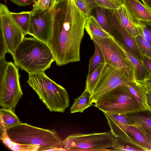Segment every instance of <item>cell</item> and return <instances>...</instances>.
Masks as SVG:
<instances>
[{"instance_id":"cell-1","label":"cell","mask_w":151,"mask_h":151,"mask_svg":"<svg viewBox=\"0 0 151 151\" xmlns=\"http://www.w3.org/2000/svg\"><path fill=\"white\" fill-rule=\"evenodd\" d=\"M52 30L47 45L56 65L61 66L81 60L80 49L88 17L74 0H63L51 11Z\"/></svg>"},{"instance_id":"cell-2","label":"cell","mask_w":151,"mask_h":151,"mask_svg":"<svg viewBox=\"0 0 151 151\" xmlns=\"http://www.w3.org/2000/svg\"><path fill=\"white\" fill-rule=\"evenodd\" d=\"M12 55L15 65L29 74L45 72L55 61L47 45L34 37H24Z\"/></svg>"},{"instance_id":"cell-3","label":"cell","mask_w":151,"mask_h":151,"mask_svg":"<svg viewBox=\"0 0 151 151\" xmlns=\"http://www.w3.org/2000/svg\"><path fill=\"white\" fill-rule=\"evenodd\" d=\"M6 131L13 141L21 144L36 146L39 147V151H63V140L54 131L21 123Z\"/></svg>"},{"instance_id":"cell-4","label":"cell","mask_w":151,"mask_h":151,"mask_svg":"<svg viewBox=\"0 0 151 151\" xmlns=\"http://www.w3.org/2000/svg\"><path fill=\"white\" fill-rule=\"evenodd\" d=\"M27 82L50 111L64 113L69 106L67 91L45 72L29 74Z\"/></svg>"},{"instance_id":"cell-5","label":"cell","mask_w":151,"mask_h":151,"mask_svg":"<svg viewBox=\"0 0 151 151\" xmlns=\"http://www.w3.org/2000/svg\"><path fill=\"white\" fill-rule=\"evenodd\" d=\"M18 68L5 57L0 58V105L12 109L16 106L23 93L19 82Z\"/></svg>"},{"instance_id":"cell-6","label":"cell","mask_w":151,"mask_h":151,"mask_svg":"<svg viewBox=\"0 0 151 151\" xmlns=\"http://www.w3.org/2000/svg\"><path fill=\"white\" fill-rule=\"evenodd\" d=\"M94 106L102 112L127 114L143 109L125 86L116 87L105 93Z\"/></svg>"},{"instance_id":"cell-7","label":"cell","mask_w":151,"mask_h":151,"mask_svg":"<svg viewBox=\"0 0 151 151\" xmlns=\"http://www.w3.org/2000/svg\"><path fill=\"white\" fill-rule=\"evenodd\" d=\"M115 137L110 131L90 134L76 133L68 136L63 141V151H110Z\"/></svg>"},{"instance_id":"cell-8","label":"cell","mask_w":151,"mask_h":151,"mask_svg":"<svg viewBox=\"0 0 151 151\" xmlns=\"http://www.w3.org/2000/svg\"><path fill=\"white\" fill-rule=\"evenodd\" d=\"M91 39L96 42L100 47L105 63L122 70L130 79H136L135 71L133 65L113 36L107 38L93 37Z\"/></svg>"},{"instance_id":"cell-9","label":"cell","mask_w":151,"mask_h":151,"mask_svg":"<svg viewBox=\"0 0 151 151\" xmlns=\"http://www.w3.org/2000/svg\"><path fill=\"white\" fill-rule=\"evenodd\" d=\"M133 80L122 70L104 62L96 81L91 100L95 103L105 93L118 86H124Z\"/></svg>"},{"instance_id":"cell-10","label":"cell","mask_w":151,"mask_h":151,"mask_svg":"<svg viewBox=\"0 0 151 151\" xmlns=\"http://www.w3.org/2000/svg\"><path fill=\"white\" fill-rule=\"evenodd\" d=\"M0 34L3 36L9 53L12 54L24 37L22 30L6 5L0 4Z\"/></svg>"},{"instance_id":"cell-11","label":"cell","mask_w":151,"mask_h":151,"mask_svg":"<svg viewBox=\"0 0 151 151\" xmlns=\"http://www.w3.org/2000/svg\"><path fill=\"white\" fill-rule=\"evenodd\" d=\"M106 10L111 27L110 34L142 60L143 56L140 51L135 38L122 23L117 9H106Z\"/></svg>"},{"instance_id":"cell-12","label":"cell","mask_w":151,"mask_h":151,"mask_svg":"<svg viewBox=\"0 0 151 151\" xmlns=\"http://www.w3.org/2000/svg\"><path fill=\"white\" fill-rule=\"evenodd\" d=\"M52 30L51 11H40L32 15L28 35L47 44Z\"/></svg>"},{"instance_id":"cell-13","label":"cell","mask_w":151,"mask_h":151,"mask_svg":"<svg viewBox=\"0 0 151 151\" xmlns=\"http://www.w3.org/2000/svg\"><path fill=\"white\" fill-rule=\"evenodd\" d=\"M124 6L134 18L151 27V11L139 0H122Z\"/></svg>"},{"instance_id":"cell-14","label":"cell","mask_w":151,"mask_h":151,"mask_svg":"<svg viewBox=\"0 0 151 151\" xmlns=\"http://www.w3.org/2000/svg\"><path fill=\"white\" fill-rule=\"evenodd\" d=\"M117 10L122 23L133 36L140 35L146 25L132 16L123 4Z\"/></svg>"},{"instance_id":"cell-15","label":"cell","mask_w":151,"mask_h":151,"mask_svg":"<svg viewBox=\"0 0 151 151\" xmlns=\"http://www.w3.org/2000/svg\"><path fill=\"white\" fill-rule=\"evenodd\" d=\"M131 125L151 133V110L147 108L126 114Z\"/></svg>"},{"instance_id":"cell-16","label":"cell","mask_w":151,"mask_h":151,"mask_svg":"<svg viewBox=\"0 0 151 151\" xmlns=\"http://www.w3.org/2000/svg\"><path fill=\"white\" fill-rule=\"evenodd\" d=\"M120 137L132 140L147 151H151V143L149 140L142 132L134 125L128 126Z\"/></svg>"},{"instance_id":"cell-17","label":"cell","mask_w":151,"mask_h":151,"mask_svg":"<svg viewBox=\"0 0 151 151\" xmlns=\"http://www.w3.org/2000/svg\"><path fill=\"white\" fill-rule=\"evenodd\" d=\"M114 38L133 65L135 71L136 79L142 81L146 75L150 73L142 61L137 58L124 45Z\"/></svg>"},{"instance_id":"cell-18","label":"cell","mask_w":151,"mask_h":151,"mask_svg":"<svg viewBox=\"0 0 151 151\" xmlns=\"http://www.w3.org/2000/svg\"><path fill=\"white\" fill-rule=\"evenodd\" d=\"M124 86L143 109L148 108L147 101L148 91L140 81L134 79Z\"/></svg>"},{"instance_id":"cell-19","label":"cell","mask_w":151,"mask_h":151,"mask_svg":"<svg viewBox=\"0 0 151 151\" xmlns=\"http://www.w3.org/2000/svg\"><path fill=\"white\" fill-rule=\"evenodd\" d=\"M85 29L91 39L93 37L107 38L113 37L101 27L96 18L93 15H90L88 17L86 22Z\"/></svg>"},{"instance_id":"cell-20","label":"cell","mask_w":151,"mask_h":151,"mask_svg":"<svg viewBox=\"0 0 151 151\" xmlns=\"http://www.w3.org/2000/svg\"><path fill=\"white\" fill-rule=\"evenodd\" d=\"M0 116V129L7 130L22 123L12 109L2 107Z\"/></svg>"},{"instance_id":"cell-21","label":"cell","mask_w":151,"mask_h":151,"mask_svg":"<svg viewBox=\"0 0 151 151\" xmlns=\"http://www.w3.org/2000/svg\"><path fill=\"white\" fill-rule=\"evenodd\" d=\"M0 140L10 150L13 151H39V147L36 146L19 144L12 141L8 137L6 130L0 129Z\"/></svg>"},{"instance_id":"cell-22","label":"cell","mask_w":151,"mask_h":151,"mask_svg":"<svg viewBox=\"0 0 151 151\" xmlns=\"http://www.w3.org/2000/svg\"><path fill=\"white\" fill-rule=\"evenodd\" d=\"M112 148L110 151H147L144 148L132 140L121 137H115Z\"/></svg>"},{"instance_id":"cell-23","label":"cell","mask_w":151,"mask_h":151,"mask_svg":"<svg viewBox=\"0 0 151 151\" xmlns=\"http://www.w3.org/2000/svg\"><path fill=\"white\" fill-rule=\"evenodd\" d=\"M91 93L85 90L80 96L75 99L70 108V113H82L86 109L93 105L91 100Z\"/></svg>"},{"instance_id":"cell-24","label":"cell","mask_w":151,"mask_h":151,"mask_svg":"<svg viewBox=\"0 0 151 151\" xmlns=\"http://www.w3.org/2000/svg\"><path fill=\"white\" fill-rule=\"evenodd\" d=\"M10 13L24 36L28 35L32 16L31 11L19 13L10 12Z\"/></svg>"},{"instance_id":"cell-25","label":"cell","mask_w":151,"mask_h":151,"mask_svg":"<svg viewBox=\"0 0 151 151\" xmlns=\"http://www.w3.org/2000/svg\"><path fill=\"white\" fill-rule=\"evenodd\" d=\"M93 42L95 46V51L90 59L88 74L93 72L99 64L105 62L103 55L100 47L96 42Z\"/></svg>"},{"instance_id":"cell-26","label":"cell","mask_w":151,"mask_h":151,"mask_svg":"<svg viewBox=\"0 0 151 151\" xmlns=\"http://www.w3.org/2000/svg\"><path fill=\"white\" fill-rule=\"evenodd\" d=\"M94 9L96 18L98 23L105 31L110 34L111 27L106 9L99 6Z\"/></svg>"},{"instance_id":"cell-27","label":"cell","mask_w":151,"mask_h":151,"mask_svg":"<svg viewBox=\"0 0 151 151\" xmlns=\"http://www.w3.org/2000/svg\"><path fill=\"white\" fill-rule=\"evenodd\" d=\"M104 63L99 64L91 73L88 74L86 81L85 90L92 94L95 85Z\"/></svg>"},{"instance_id":"cell-28","label":"cell","mask_w":151,"mask_h":151,"mask_svg":"<svg viewBox=\"0 0 151 151\" xmlns=\"http://www.w3.org/2000/svg\"><path fill=\"white\" fill-rule=\"evenodd\" d=\"M32 10L31 11V15L42 11H50L52 9V0H33Z\"/></svg>"},{"instance_id":"cell-29","label":"cell","mask_w":151,"mask_h":151,"mask_svg":"<svg viewBox=\"0 0 151 151\" xmlns=\"http://www.w3.org/2000/svg\"><path fill=\"white\" fill-rule=\"evenodd\" d=\"M135 40L142 55L151 58V46L141 35L137 36Z\"/></svg>"},{"instance_id":"cell-30","label":"cell","mask_w":151,"mask_h":151,"mask_svg":"<svg viewBox=\"0 0 151 151\" xmlns=\"http://www.w3.org/2000/svg\"><path fill=\"white\" fill-rule=\"evenodd\" d=\"M98 6L106 9H117L119 6L111 0H93Z\"/></svg>"},{"instance_id":"cell-31","label":"cell","mask_w":151,"mask_h":151,"mask_svg":"<svg viewBox=\"0 0 151 151\" xmlns=\"http://www.w3.org/2000/svg\"><path fill=\"white\" fill-rule=\"evenodd\" d=\"M78 7L88 17L91 15V9L82 0H74Z\"/></svg>"},{"instance_id":"cell-32","label":"cell","mask_w":151,"mask_h":151,"mask_svg":"<svg viewBox=\"0 0 151 151\" xmlns=\"http://www.w3.org/2000/svg\"><path fill=\"white\" fill-rule=\"evenodd\" d=\"M0 58L4 57L6 54L9 53L4 38L0 34Z\"/></svg>"},{"instance_id":"cell-33","label":"cell","mask_w":151,"mask_h":151,"mask_svg":"<svg viewBox=\"0 0 151 151\" xmlns=\"http://www.w3.org/2000/svg\"><path fill=\"white\" fill-rule=\"evenodd\" d=\"M145 86L147 90H151V74L146 75L141 81H140Z\"/></svg>"},{"instance_id":"cell-34","label":"cell","mask_w":151,"mask_h":151,"mask_svg":"<svg viewBox=\"0 0 151 151\" xmlns=\"http://www.w3.org/2000/svg\"><path fill=\"white\" fill-rule=\"evenodd\" d=\"M13 3L19 6H26L33 3V0H9Z\"/></svg>"},{"instance_id":"cell-35","label":"cell","mask_w":151,"mask_h":151,"mask_svg":"<svg viewBox=\"0 0 151 151\" xmlns=\"http://www.w3.org/2000/svg\"><path fill=\"white\" fill-rule=\"evenodd\" d=\"M142 61L143 64L149 73L151 74V58L143 55Z\"/></svg>"},{"instance_id":"cell-36","label":"cell","mask_w":151,"mask_h":151,"mask_svg":"<svg viewBox=\"0 0 151 151\" xmlns=\"http://www.w3.org/2000/svg\"><path fill=\"white\" fill-rule=\"evenodd\" d=\"M82 0L88 6L91 10L95 7L98 6L93 0Z\"/></svg>"},{"instance_id":"cell-37","label":"cell","mask_w":151,"mask_h":151,"mask_svg":"<svg viewBox=\"0 0 151 151\" xmlns=\"http://www.w3.org/2000/svg\"><path fill=\"white\" fill-rule=\"evenodd\" d=\"M147 101L148 108L151 110V90L147 91Z\"/></svg>"},{"instance_id":"cell-38","label":"cell","mask_w":151,"mask_h":151,"mask_svg":"<svg viewBox=\"0 0 151 151\" xmlns=\"http://www.w3.org/2000/svg\"><path fill=\"white\" fill-rule=\"evenodd\" d=\"M137 127L143 132L146 136L149 139L151 143V133L141 128Z\"/></svg>"},{"instance_id":"cell-39","label":"cell","mask_w":151,"mask_h":151,"mask_svg":"<svg viewBox=\"0 0 151 151\" xmlns=\"http://www.w3.org/2000/svg\"><path fill=\"white\" fill-rule=\"evenodd\" d=\"M144 5L151 11V0H141Z\"/></svg>"},{"instance_id":"cell-40","label":"cell","mask_w":151,"mask_h":151,"mask_svg":"<svg viewBox=\"0 0 151 151\" xmlns=\"http://www.w3.org/2000/svg\"><path fill=\"white\" fill-rule=\"evenodd\" d=\"M116 4L119 6H120L123 4L122 0H111Z\"/></svg>"},{"instance_id":"cell-41","label":"cell","mask_w":151,"mask_h":151,"mask_svg":"<svg viewBox=\"0 0 151 151\" xmlns=\"http://www.w3.org/2000/svg\"><path fill=\"white\" fill-rule=\"evenodd\" d=\"M63 0H52V9L55 4Z\"/></svg>"}]
</instances>
